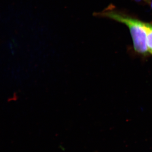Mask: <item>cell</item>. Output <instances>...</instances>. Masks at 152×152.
Wrapping results in <instances>:
<instances>
[{
	"label": "cell",
	"mask_w": 152,
	"mask_h": 152,
	"mask_svg": "<svg viewBox=\"0 0 152 152\" xmlns=\"http://www.w3.org/2000/svg\"><path fill=\"white\" fill-rule=\"evenodd\" d=\"M95 15L109 18L126 26L132 35L135 50L143 55L148 53L146 45V23L115 11H104Z\"/></svg>",
	"instance_id": "1"
},
{
	"label": "cell",
	"mask_w": 152,
	"mask_h": 152,
	"mask_svg": "<svg viewBox=\"0 0 152 152\" xmlns=\"http://www.w3.org/2000/svg\"><path fill=\"white\" fill-rule=\"evenodd\" d=\"M146 45L148 52L152 54V24L146 23Z\"/></svg>",
	"instance_id": "2"
},
{
	"label": "cell",
	"mask_w": 152,
	"mask_h": 152,
	"mask_svg": "<svg viewBox=\"0 0 152 152\" xmlns=\"http://www.w3.org/2000/svg\"><path fill=\"white\" fill-rule=\"evenodd\" d=\"M146 1H151V0H146Z\"/></svg>",
	"instance_id": "3"
}]
</instances>
